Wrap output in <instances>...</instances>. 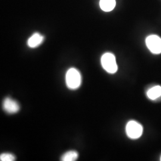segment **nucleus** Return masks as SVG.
<instances>
[{"instance_id": "nucleus-1", "label": "nucleus", "mask_w": 161, "mask_h": 161, "mask_svg": "<svg viewBox=\"0 0 161 161\" xmlns=\"http://www.w3.org/2000/svg\"><path fill=\"white\" fill-rule=\"evenodd\" d=\"M66 84L70 90L78 88L81 84V75L80 72L75 68L69 69L66 74Z\"/></svg>"}, {"instance_id": "nucleus-2", "label": "nucleus", "mask_w": 161, "mask_h": 161, "mask_svg": "<svg viewBox=\"0 0 161 161\" xmlns=\"http://www.w3.org/2000/svg\"><path fill=\"white\" fill-rule=\"evenodd\" d=\"M101 64L103 68L109 74H115L118 70L116 58L112 53H104L101 58Z\"/></svg>"}, {"instance_id": "nucleus-3", "label": "nucleus", "mask_w": 161, "mask_h": 161, "mask_svg": "<svg viewBox=\"0 0 161 161\" xmlns=\"http://www.w3.org/2000/svg\"><path fill=\"white\" fill-rule=\"evenodd\" d=\"M126 133L129 138L137 139L142 135L143 127L136 121H129L126 125Z\"/></svg>"}, {"instance_id": "nucleus-4", "label": "nucleus", "mask_w": 161, "mask_h": 161, "mask_svg": "<svg viewBox=\"0 0 161 161\" xmlns=\"http://www.w3.org/2000/svg\"><path fill=\"white\" fill-rule=\"evenodd\" d=\"M146 43L147 48L153 54L161 53V38L155 35H150L147 37Z\"/></svg>"}, {"instance_id": "nucleus-5", "label": "nucleus", "mask_w": 161, "mask_h": 161, "mask_svg": "<svg viewBox=\"0 0 161 161\" xmlns=\"http://www.w3.org/2000/svg\"><path fill=\"white\" fill-rule=\"evenodd\" d=\"M3 108L7 114H14L19 110L20 106L17 102L13 99L10 97H6L3 103Z\"/></svg>"}, {"instance_id": "nucleus-6", "label": "nucleus", "mask_w": 161, "mask_h": 161, "mask_svg": "<svg viewBox=\"0 0 161 161\" xmlns=\"http://www.w3.org/2000/svg\"><path fill=\"white\" fill-rule=\"evenodd\" d=\"M44 40V37L39 33H35L28 40V46L30 48H36L42 44Z\"/></svg>"}, {"instance_id": "nucleus-7", "label": "nucleus", "mask_w": 161, "mask_h": 161, "mask_svg": "<svg viewBox=\"0 0 161 161\" xmlns=\"http://www.w3.org/2000/svg\"><path fill=\"white\" fill-rule=\"evenodd\" d=\"M116 6L115 0H100V7L102 10L108 12L112 11Z\"/></svg>"}, {"instance_id": "nucleus-8", "label": "nucleus", "mask_w": 161, "mask_h": 161, "mask_svg": "<svg viewBox=\"0 0 161 161\" xmlns=\"http://www.w3.org/2000/svg\"><path fill=\"white\" fill-rule=\"evenodd\" d=\"M78 153L75 150H70L64 153L61 157V161H75L78 158Z\"/></svg>"}, {"instance_id": "nucleus-9", "label": "nucleus", "mask_w": 161, "mask_h": 161, "mask_svg": "<svg viewBox=\"0 0 161 161\" xmlns=\"http://www.w3.org/2000/svg\"><path fill=\"white\" fill-rule=\"evenodd\" d=\"M148 97L151 100H156L161 96V86H155L150 88L147 92Z\"/></svg>"}, {"instance_id": "nucleus-10", "label": "nucleus", "mask_w": 161, "mask_h": 161, "mask_svg": "<svg viewBox=\"0 0 161 161\" xmlns=\"http://www.w3.org/2000/svg\"><path fill=\"white\" fill-rule=\"evenodd\" d=\"M16 160V157L13 154L9 153H2L0 155L1 161H14Z\"/></svg>"}, {"instance_id": "nucleus-11", "label": "nucleus", "mask_w": 161, "mask_h": 161, "mask_svg": "<svg viewBox=\"0 0 161 161\" xmlns=\"http://www.w3.org/2000/svg\"></svg>"}]
</instances>
